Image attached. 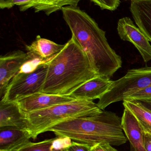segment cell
<instances>
[{"label": "cell", "mask_w": 151, "mask_h": 151, "mask_svg": "<svg viewBox=\"0 0 151 151\" xmlns=\"http://www.w3.org/2000/svg\"><path fill=\"white\" fill-rule=\"evenodd\" d=\"M61 11L72 37L87 54L97 73L110 78L112 77L121 68L122 61L109 45L105 32L78 6H65Z\"/></svg>", "instance_id": "1"}, {"label": "cell", "mask_w": 151, "mask_h": 151, "mask_svg": "<svg viewBox=\"0 0 151 151\" xmlns=\"http://www.w3.org/2000/svg\"><path fill=\"white\" fill-rule=\"evenodd\" d=\"M48 64L41 92L47 94L70 96L81 85L98 76L87 54L73 37Z\"/></svg>", "instance_id": "2"}, {"label": "cell", "mask_w": 151, "mask_h": 151, "mask_svg": "<svg viewBox=\"0 0 151 151\" xmlns=\"http://www.w3.org/2000/svg\"><path fill=\"white\" fill-rule=\"evenodd\" d=\"M56 137H67L73 142L92 146L99 143L119 146L126 142L121 119L114 113L102 111L96 115L65 121L48 129Z\"/></svg>", "instance_id": "3"}, {"label": "cell", "mask_w": 151, "mask_h": 151, "mask_svg": "<svg viewBox=\"0 0 151 151\" xmlns=\"http://www.w3.org/2000/svg\"><path fill=\"white\" fill-rule=\"evenodd\" d=\"M102 111L93 101L76 99L25 114L27 129L32 139L35 140L38 135L56 124L75 118L96 115Z\"/></svg>", "instance_id": "4"}, {"label": "cell", "mask_w": 151, "mask_h": 151, "mask_svg": "<svg viewBox=\"0 0 151 151\" xmlns=\"http://www.w3.org/2000/svg\"><path fill=\"white\" fill-rule=\"evenodd\" d=\"M151 86V67L129 70L124 76L113 81L107 92L99 99L97 104L103 110L111 104L124 101L132 93Z\"/></svg>", "instance_id": "5"}, {"label": "cell", "mask_w": 151, "mask_h": 151, "mask_svg": "<svg viewBox=\"0 0 151 151\" xmlns=\"http://www.w3.org/2000/svg\"><path fill=\"white\" fill-rule=\"evenodd\" d=\"M48 69L47 63L40 65L32 72L18 73L8 84L1 101L17 102L26 97L41 92Z\"/></svg>", "instance_id": "6"}, {"label": "cell", "mask_w": 151, "mask_h": 151, "mask_svg": "<svg viewBox=\"0 0 151 151\" xmlns=\"http://www.w3.org/2000/svg\"><path fill=\"white\" fill-rule=\"evenodd\" d=\"M117 30L122 40L129 42L134 45L145 63L151 61L150 41L130 18L125 17L120 19L118 22Z\"/></svg>", "instance_id": "7"}, {"label": "cell", "mask_w": 151, "mask_h": 151, "mask_svg": "<svg viewBox=\"0 0 151 151\" xmlns=\"http://www.w3.org/2000/svg\"><path fill=\"white\" fill-rule=\"evenodd\" d=\"M28 57L27 53L14 50L0 57V96H3L7 86L20 71Z\"/></svg>", "instance_id": "8"}, {"label": "cell", "mask_w": 151, "mask_h": 151, "mask_svg": "<svg viewBox=\"0 0 151 151\" xmlns=\"http://www.w3.org/2000/svg\"><path fill=\"white\" fill-rule=\"evenodd\" d=\"M74 100L76 99L69 96L39 92L21 99L17 102L22 112L25 114Z\"/></svg>", "instance_id": "9"}, {"label": "cell", "mask_w": 151, "mask_h": 151, "mask_svg": "<svg viewBox=\"0 0 151 151\" xmlns=\"http://www.w3.org/2000/svg\"><path fill=\"white\" fill-rule=\"evenodd\" d=\"M112 82L109 77L98 75L81 85L69 96L81 100L99 99L107 92Z\"/></svg>", "instance_id": "10"}, {"label": "cell", "mask_w": 151, "mask_h": 151, "mask_svg": "<svg viewBox=\"0 0 151 151\" xmlns=\"http://www.w3.org/2000/svg\"><path fill=\"white\" fill-rule=\"evenodd\" d=\"M81 0H14V5L19 7L20 11L30 9L35 12H43L49 16L67 6H78Z\"/></svg>", "instance_id": "11"}, {"label": "cell", "mask_w": 151, "mask_h": 151, "mask_svg": "<svg viewBox=\"0 0 151 151\" xmlns=\"http://www.w3.org/2000/svg\"><path fill=\"white\" fill-rule=\"evenodd\" d=\"M32 136L26 129L0 128V151H17L30 142Z\"/></svg>", "instance_id": "12"}, {"label": "cell", "mask_w": 151, "mask_h": 151, "mask_svg": "<svg viewBox=\"0 0 151 151\" xmlns=\"http://www.w3.org/2000/svg\"><path fill=\"white\" fill-rule=\"evenodd\" d=\"M121 125L130 145L137 151H146L144 147V133L135 116L127 108H125L123 112Z\"/></svg>", "instance_id": "13"}, {"label": "cell", "mask_w": 151, "mask_h": 151, "mask_svg": "<svg viewBox=\"0 0 151 151\" xmlns=\"http://www.w3.org/2000/svg\"><path fill=\"white\" fill-rule=\"evenodd\" d=\"M5 127L27 129L26 115L20 110L17 102H0V128Z\"/></svg>", "instance_id": "14"}, {"label": "cell", "mask_w": 151, "mask_h": 151, "mask_svg": "<svg viewBox=\"0 0 151 151\" xmlns=\"http://www.w3.org/2000/svg\"><path fill=\"white\" fill-rule=\"evenodd\" d=\"M65 46V44H58L37 35L30 45L26 46V50L29 55L47 63L59 54Z\"/></svg>", "instance_id": "15"}, {"label": "cell", "mask_w": 151, "mask_h": 151, "mask_svg": "<svg viewBox=\"0 0 151 151\" xmlns=\"http://www.w3.org/2000/svg\"><path fill=\"white\" fill-rule=\"evenodd\" d=\"M130 10L136 24L151 42V0H133Z\"/></svg>", "instance_id": "16"}, {"label": "cell", "mask_w": 151, "mask_h": 151, "mask_svg": "<svg viewBox=\"0 0 151 151\" xmlns=\"http://www.w3.org/2000/svg\"><path fill=\"white\" fill-rule=\"evenodd\" d=\"M123 104L135 116L144 133L151 135V111L137 100H124Z\"/></svg>", "instance_id": "17"}, {"label": "cell", "mask_w": 151, "mask_h": 151, "mask_svg": "<svg viewBox=\"0 0 151 151\" xmlns=\"http://www.w3.org/2000/svg\"><path fill=\"white\" fill-rule=\"evenodd\" d=\"M53 138L38 142H29L17 151H51V150Z\"/></svg>", "instance_id": "18"}, {"label": "cell", "mask_w": 151, "mask_h": 151, "mask_svg": "<svg viewBox=\"0 0 151 151\" xmlns=\"http://www.w3.org/2000/svg\"><path fill=\"white\" fill-rule=\"evenodd\" d=\"M72 140L67 137H56L53 138L51 150V151H66L72 144Z\"/></svg>", "instance_id": "19"}, {"label": "cell", "mask_w": 151, "mask_h": 151, "mask_svg": "<svg viewBox=\"0 0 151 151\" xmlns=\"http://www.w3.org/2000/svg\"><path fill=\"white\" fill-rule=\"evenodd\" d=\"M27 54L28 55V59L23 65L19 73H29L32 72L35 70L40 65L45 63L39 58L34 57L29 55L28 53Z\"/></svg>", "instance_id": "20"}, {"label": "cell", "mask_w": 151, "mask_h": 151, "mask_svg": "<svg viewBox=\"0 0 151 151\" xmlns=\"http://www.w3.org/2000/svg\"><path fill=\"white\" fill-rule=\"evenodd\" d=\"M150 99H151V86L132 93L125 100L140 101Z\"/></svg>", "instance_id": "21"}, {"label": "cell", "mask_w": 151, "mask_h": 151, "mask_svg": "<svg viewBox=\"0 0 151 151\" xmlns=\"http://www.w3.org/2000/svg\"><path fill=\"white\" fill-rule=\"evenodd\" d=\"M102 9L114 11L117 9L121 3L120 0H90Z\"/></svg>", "instance_id": "22"}, {"label": "cell", "mask_w": 151, "mask_h": 151, "mask_svg": "<svg viewBox=\"0 0 151 151\" xmlns=\"http://www.w3.org/2000/svg\"><path fill=\"white\" fill-rule=\"evenodd\" d=\"M90 151H118L108 143H99L90 147Z\"/></svg>", "instance_id": "23"}, {"label": "cell", "mask_w": 151, "mask_h": 151, "mask_svg": "<svg viewBox=\"0 0 151 151\" xmlns=\"http://www.w3.org/2000/svg\"><path fill=\"white\" fill-rule=\"evenodd\" d=\"M90 146L83 144L73 141L72 145L67 150V151H90Z\"/></svg>", "instance_id": "24"}, {"label": "cell", "mask_w": 151, "mask_h": 151, "mask_svg": "<svg viewBox=\"0 0 151 151\" xmlns=\"http://www.w3.org/2000/svg\"><path fill=\"white\" fill-rule=\"evenodd\" d=\"M14 0H0L1 9H10L14 6Z\"/></svg>", "instance_id": "25"}, {"label": "cell", "mask_w": 151, "mask_h": 151, "mask_svg": "<svg viewBox=\"0 0 151 151\" xmlns=\"http://www.w3.org/2000/svg\"><path fill=\"white\" fill-rule=\"evenodd\" d=\"M144 147L146 151H151V135L144 133Z\"/></svg>", "instance_id": "26"}, {"label": "cell", "mask_w": 151, "mask_h": 151, "mask_svg": "<svg viewBox=\"0 0 151 151\" xmlns=\"http://www.w3.org/2000/svg\"><path fill=\"white\" fill-rule=\"evenodd\" d=\"M139 102L148 110L151 111V99L140 100Z\"/></svg>", "instance_id": "27"}, {"label": "cell", "mask_w": 151, "mask_h": 151, "mask_svg": "<svg viewBox=\"0 0 151 151\" xmlns=\"http://www.w3.org/2000/svg\"><path fill=\"white\" fill-rule=\"evenodd\" d=\"M130 151H137L134 149V147L132 146V145H130Z\"/></svg>", "instance_id": "28"}, {"label": "cell", "mask_w": 151, "mask_h": 151, "mask_svg": "<svg viewBox=\"0 0 151 151\" xmlns=\"http://www.w3.org/2000/svg\"><path fill=\"white\" fill-rule=\"evenodd\" d=\"M125 1H128V0H125ZM131 1H133V0H131Z\"/></svg>", "instance_id": "29"}, {"label": "cell", "mask_w": 151, "mask_h": 151, "mask_svg": "<svg viewBox=\"0 0 151 151\" xmlns=\"http://www.w3.org/2000/svg\"><path fill=\"white\" fill-rule=\"evenodd\" d=\"M67 151V150H66V151Z\"/></svg>", "instance_id": "30"}]
</instances>
